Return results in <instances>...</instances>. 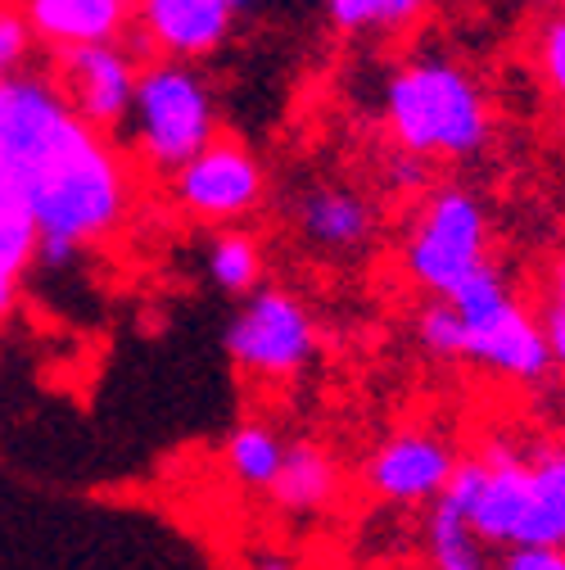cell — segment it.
Listing matches in <instances>:
<instances>
[{
    "label": "cell",
    "instance_id": "1",
    "mask_svg": "<svg viewBox=\"0 0 565 570\" xmlns=\"http://www.w3.org/2000/svg\"><path fill=\"white\" fill-rule=\"evenodd\" d=\"M0 181L28 208L41 267L113 236L136 195L127 150L68 109L46 73L0 78Z\"/></svg>",
    "mask_w": 565,
    "mask_h": 570
},
{
    "label": "cell",
    "instance_id": "2",
    "mask_svg": "<svg viewBox=\"0 0 565 570\" xmlns=\"http://www.w3.org/2000/svg\"><path fill=\"white\" fill-rule=\"evenodd\" d=\"M416 340L435 358H466L507 381H543L552 363V344L543 317L516 299L498 263H488L448 299H430L416 313Z\"/></svg>",
    "mask_w": 565,
    "mask_h": 570
},
{
    "label": "cell",
    "instance_id": "3",
    "mask_svg": "<svg viewBox=\"0 0 565 570\" xmlns=\"http://www.w3.org/2000/svg\"><path fill=\"white\" fill-rule=\"evenodd\" d=\"M385 127L394 150L420 164H462L488 150L493 109L457 59L420 55L385 82Z\"/></svg>",
    "mask_w": 565,
    "mask_h": 570
},
{
    "label": "cell",
    "instance_id": "4",
    "mask_svg": "<svg viewBox=\"0 0 565 570\" xmlns=\"http://www.w3.org/2000/svg\"><path fill=\"white\" fill-rule=\"evenodd\" d=\"M470 498V530L498 548H556L565 552V444L516 453L493 449L479 458Z\"/></svg>",
    "mask_w": 565,
    "mask_h": 570
},
{
    "label": "cell",
    "instance_id": "5",
    "mask_svg": "<svg viewBox=\"0 0 565 570\" xmlns=\"http://www.w3.org/2000/svg\"><path fill=\"white\" fill-rule=\"evenodd\" d=\"M127 159L150 173H177L218 136V105L195 63L146 59L127 114Z\"/></svg>",
    "mask_w": 565,
    "mask_h": 570
},
{
    "label": "cell",
    "instance_id": "6",
    "mask_svg": "<svg viewBox=\"0 0 565 570\" xmlns=\"http://www.w3.org/2000/svg\"><path fill=\"white\" fill-rule=\"evenodd\" d=\"M493 227L488 208L466 186H435L416 199L407 236H403V272L430 299H448L470 276L493 263Z\"/></svg>",
    "mask_w": 565,
    "mask_h": 570
},
{
    "label": "cell",
    "instance_id": "7",
    "mask_svg": "<svg viewBox=\"0 0 565 570\" xmlns=\"http://www.w3.org/2000/svg\"><path fill=\"white\" fill-rule=\"evenodd\" d=\"M227 353L254 376L286 381L317 358V322L304 299L280 285H258L227 326Z\"/></svg>",
    "mask_w": 565,
    "mask_h": 570
},
{
    "label": "cell",
    "instance_id": "8",
    "mask_svg": "<svg viewBox=\"0 0 565 570\" xmlns=\"http://www.w3.org/2000/svg\"><path fill=\"white\" fill-rule=\"evenodd\" d=\"M168 186H172V199L181 204V213H190L199 223L231 227L262 204L267 173L245 140L214 136L190 164H181L168 177Z\"/></svg>",
    "mask_w": 565,
    "mask_h": 570
},
{
    "label": "cell",
    "instance_id": "9",
    "mask_svg": "<svg viewBox=\"0 0 565 570\" xmlns=\"http://www.w3.org/2000/svg\"><path fill=\"white\" fill-rule=\"evenodd\" d=\"M140 55L136 46H78V50H59L50 55V82L68 100L82 122H91L105 136H122V122L131 114L136 78H140Z\"/></svg>",
    "mask_w": 565,
    "mask_h": 570
},
{
    "label": "cell",
    "instance_id": "10",
    "mask_svg": "<svg viewBox=\"0 0 565 570\" xmlns=\"http://www.w3.org/2000/svg\"><path fill=\"white\" fill-rule=\"evenodd\" d=\"M236 10L218 0H136V50L177 63H195L222 50Z\"/></svg>",
    "mask_w": 565,
    "mask_h": 570
},
{
    "label": "cell",
    "instance_id": "11",
    "mask_svg": "<svg viewBox=\"0 0 565 570\" xmlns=\"http://www.w3.org/2000/svg\"><path fill=\"white\" fill-rule=\"evenodd\" d=\"M453 471H457V458L448 440L430 431H403L367 458L363 480L371 493L389 498V503H426V498H439L448 489Z\"/></svg>",
    "mask_w": 565,
    "mask_h": 570
},
{
    "label": "cell",
    "instance_id": "12",
    "mask_svg": "<svg viewBox=\"0 0 565 570\" xmlns=\"http://www.w3.org/2000/svg\"><path fill=\"white\" fill-rule=\"evenodd\" d=\"M295 232L326 258L358 254L376 236V199L344 181H317L295 199Z\"/></svg>",
    "mask_w": 565,
    "mask_h": 570
},
{
    "label": "cell",
    "instance_id": "13",
    "mask_svg": "<svg viewBox=\"0 0 565 570\" xmlns=\"http://www.w3.org/2000/svg\"><path fill=\"white\" fill-rule=\"evenodd\" d=\"M19 10L50 55L113 46L136 28V0H23Z\"/></svg>",
    "mask_w": 565,
    "mask_h": 570
},
{
    "label": "cell",
    "instance_id": "14",
    "mask_svg": "<svg viewBox=\"0 0 565 570\" xmlns=\"http://www.w3.org/2000/svg\"><path fill=\"white\" fill-rule=\"evenodd\" d=\"M479 471H484L479 458L457 462L448 489L435 498V512H430V561H435V570H484V543L470 530V498H475Z\"/></svg>",
    "mask_w": 565,
    "mask_h": 570
},
{
    "label": "cell",
    "instance_id": "15",
    "mask_svg": "<svg viewBox=\"0 0 565 570\" xmlns=\"http://www.w3.org/2000/svg\"><path fill=\"white\" fill-rule=\"evenodd\" d=\"M271 498L286 512H321L335 498V462L317 444H290L271 480Z\"/></svg>",
    "mask_w": 565,
    "mask_h": 570
},
{
    "label": "cell",
    "instance_id": "16",
    "mask_svg": "<svg viewBox=\"0 0 565 570\" xmlns=\"http://www.w3.org/2000/svg\"><path fill=\"white\" fill-rule=\"evenodd\" d=\"M37 227L28 218V208L19 204V195L0 181V317L14 308L19 281L23 272L37 263Z\"/></svg>",
    "mask_w": 565,
    "mask_h": 570
},
{
    "label": "cell",
    "instance_id": "17",
    "mask_svg": "<svg viewBox=\"0 0 565 570\" xmlns=\"http://www.w3.org/2000/svg\"><path fill=\"white\" fill-rule=\"evenodd\" d=\"M208 276H214L218 291L227 295H254L258 291V281H262V249L249 232L240 227H222L214 236V245H208Z\"/></svg>",
    "mask_w": 565,
    "mask_h": 570
},
{
    "label": "cell",
    "instance_id": "18",
    "mask_svg": "<svg viewBox=\"0 0 565 570\" xmlns=\"http://www.w3.org/2000/svg\"><path fill=\"white\" fill-rule=\"evenodd\" d=\"M280 462H286V444H280V435L271 431L267 421H245L231 431L227 440V466L240 484L249 489H271Z\"/></svg>",
    "mask_w": 565,
    "mask_h": 570
},
{
    "label": "cell",
    "instance_id": "19",
    "mask_svg": "<svg viewBox=\"0 0 565 570\" xmlns=\"http://www.w3.org/2000/svg\"><path fill=\"white\" fill-rule=\"evenodd\" d=\"M435 0H326L335 32L371 37V32H403L426 14Z\"/></svg>",
    "mask_w": 565,
    "mask_h": 570
},
{
    "label": "cell",
    "instance_id": "20",
    "mask_svg": "<svg viewBox=\"0 0 565 570\" xmlns=\"http://www.w3.org/2000/svg\"><path fill=\"white\" fill-rule=\"evenodd\" d=\"M534 68L552 100L565 105V14H547L534 32Z\"/></svg>",
    "mask_w": 565,
    "mask_h": 570
},
{
    "label": "cell",
    "instance_id": "21",
    "mask_svg": "<svg viewBox=\"0 0 565 570\" xmlns=\"http://www.w3.org/2000/svg\"><path fill=\"white\" fill-rule=\"evenodd\" d=\"M32 50H37V37H32L23 10H19V6H6V0H0V78L28 73Z\"/></svg>",
    "mask_w": 565,
    "mask_h": 570
},
{
    "label": "cell",
    "instance_id": "22",
    "mask_svg": "<svg viewBox=\"0 0 565 570\" xmlns=\"http://www.w3.org/2000/svg\"><path fill=\"white\" fill-rule=\"evenodd\" d=\"M426 181H430V164H420V159H412L403 150H389V164H385V186L389 190L420 195V186H426Z\"/></svg>",
    "mask_w": 565,
    "mask_h": 570
},
{
    "label": "cell",
    "instance_id": "23",
    "mask_svg": "<svg viewBox=\"0 0 565 570\" xmlns=\"http://www.w3.org/2000/svg\"><path fill=\"white\" fill-rule=\"evenodd\" d=\"M503 570H565V552H556V548H512Z\"/></svg>",
    "mask_w": 565,
    "mask_h": 570
},
{
    "label": "cell",
    "instance_id": "24",
    "mask_svg": "<svg viewBox=\"0 0 565 570\" xmlns=\"http://www.w3.org/2000/svg\"><path fill=\"white\" fill-rule=\"evenodd\" d=\"M543 322L565 326V258L547 272V299H543Z\"/></svg>",
    "mask_w": 565,
    "mask_h": 570
},
{
    "label": "cell",
    "instance_id": "25",
    "mask_svg": "<svg viewBox=\"0 0 565 570\" xmlns=\"http://www.w3.org/2000/svg\"><path fill=\"white\" fill-rule=\"evenodd\" d=\"M543 331H547V344H552V363H561V372H565V326L543 322Z\"/></svg>",
    "mask_w": 565,
    "mask_h": 570
},
{
    "label": "cell",
    "instance_id": "26",
    "mask_svg": "<svg viewBox=\"0 0 565 570\" xmlns=\"http://www.w3.org/2000/svg\"><path fill=\"white\" fill-rule=\"evenodd\" d=\"M254 570H290V561H286V557H262Z\"/></svg>",
    "mask_w": 565,
    "mask_h": 570
},
{
    "label": "cell",
    "instance_id": "27",
    "mask_svg": "<svg viewBox=\"0 0 565 570\" xmlns=\"http://www.w3.org/2000/svg\"><path fill=\"white\" fill-rule=\"evenodd\" d=\"M218 6H227V10H245L249 0H218Z\"/></svg>",
    "mask_w": 565,
    "mask_h": 570
},
{
    "label": "cell",
    "instance_id": "28",
    "mask_svg": "<svg viewBox=\"0 0 565 570\" xmlns=\"http://www.w3.org/2000/svg\"><path fill=\"white\" fill-rule=\"evenodd\" d=\"M547 6H552V14H565V0H547Z\"/></svg>",
    "mask_w": 565,
    "mask_h": 570
}]
</instances>
